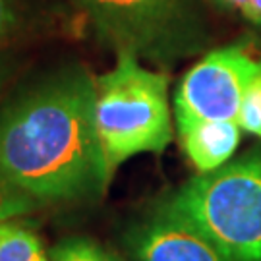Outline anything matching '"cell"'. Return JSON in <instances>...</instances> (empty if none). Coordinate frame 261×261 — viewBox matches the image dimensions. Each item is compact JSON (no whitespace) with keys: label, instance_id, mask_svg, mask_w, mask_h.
Instances as JSON below:
<instances>
[{"label":"cell","instance_id":"cell-1","mask_svg":"<svg viewBox=\"0 0 261 261\" xmlns=\"http://www.w3.org/2000/svg\"><path fill=\"white\" fill-rule=\"evenodd\" d=\"M95 87L93 72L68 60L28 75L0 101V172L43 207L91 203L111 184Z\"/></svg>","mask_w":261,"mask_h":261},{"label":"cell","instance_id":"cell-2","mask_svg":"<svg viewBox=\"0 0 261 261\" xmlns=\"http://www.w3.org/2000/svg\"><path fill=\"white\" fill-rule=\"evenodd\" d=\"M95 126L109 176L141 153H163L172 141L168 75L143 66L132 53H116L97 75Z\"/></svg>","mask_w":261,"mask_h":261},{"label":"cell","instance_id":"cell-3","mask_svg":"<svg viewBox=\"0 0 261 261\" xmlns=\"http://www.w3.org/2000/svg\"><path fill=\"white\" fill-rule=\"evenodd\" d=\"M230 261H261V147L190 178L161 201Z\"/></svg>","mask_w":261,"mask_h":261},{"label":"cell","instance_id":"cell-4","mask_svg":"<svg viewBox=\"0 0 261 261\" xmlns=\"http://www.w3.org/2000/svg\"><path fill=\"white\" fill-rule=\"evenodd\" d=\"M114 53L170 68L211 41L201 0H70Z\"/></svg>","mask_w":261,"mask_h":261},{"label":"cell","instance_id":"cell-5","mask_svg":"<svg viewBox=\"0 0 261 261\" xmlns=\"http://www.w3.org/2000/svg\"><path fill=\"white\" fill-rule=\"evenodd\" d=\"M261 60L246 45L209 50L182 77L174 95V118L182 120H236L244 93Z\"/></svg>","mask_w":261,"mask_h":261},{"label":"cell","instance_id":"cell-6","mask_svg":"<svg viewBox=\"0 0 261 261\" xmlns=\"http://www.w3.org/2000/svg\"><path fill=\"white\" fill-rule=\"evenodd\" d=\"M132 261H230L186 219L159 203L126 236Z\"/></svg>","mask_w":261,"mask_h":261},{"label":"cell","instance_id":"cell-7","mask_svg":"<svg viewBox=\"0 0 261 261\" xmlns=\"http://www.w3.org/2000/svg\"><path fill=\"white\" fill-rule=\"evenodd\" d=\"M176 128L190 163L199 172L226 165L242 138L236 120H182L176 122Z\"/></svg>","mask_w":261,"mask_h":261},{"label":"cell","instance_id":"cell-8","mask_svg":"<svg viewBox=\"0 0 261 261\" xmlns=\"http://www.w3.org/2000/svg\"><path fill=\"white\" fill-rule=\"evenodd\" d=\"M47 25V6L37 0H0V50L14 48L21 39Z\"/></svg>","mask_w":261,"mask_h":261},{"label":"cell","instance_id":"cell-9","mask_svg":"<svg viewBox=\"0 0 261 261\" xmlns=\"http://www.w3.org/2000/svg\"><path fill=\"white\" fill-rule=\"evenodd\" d=\"M0 261H50L45 244L28 223L12 221L0 240Z\"/></svg>","mask_w":261,"mask_h":261},{"label":"cell","instance_id":"cell-10","mask_svg":"<svg viewBox=\"0 0 261 261\" xmlns=\"http://www.w3.org/2000/svg\"><path fill=\"white\" fill-rule=\"evenodd\" d=\"M48 255L50 261H122L114 252L84 236H72L58 242Z\"/></svg>","mask_w":261,"mask_h":261},{"label":"cell","instance_id":"cell-11","mask_svg":"<svg viewBox=\"0 0 261 261\" xmlns=\"http://www.w3.org/2000/svg\"><path fill=\"white\" fill-rule=\"evenodd\" d=\"M43 209L37 199L12 184L8 178L0 172V221H12L23 215H31Z\"/></svg>","mask_w":261,"mask_h":261},{"label":"cell","instance_id":"cell-12","mask_svg":"<svg viewBox=\"0 0 261 261\" xmlns=\"http://www.w3.org/2000/svg\"><path fill=\"white\" fill-rule=\"evenodd\" d=\"M236 122L242 130L261 138V74L255 75L248 85Z\"/></svg>","mask_w":261,"mask_h":261},{"label":"cell","instance_id":"cell-13","mask_svg":"<svg viewBox=\"0 0 261 261\" xmlns=\"http://www.w3.org/2000/svg\"><path fill=\"white\" fill-rule=\"evenodd\" d=\"M23 64V58L16 48L0 50V101L10 91V85L16 80Z\"/></svg>","mask_w":261,"mask_h":261},{"label":"cell","instance_id":"cell-14","mask_svg":"<svg viewBox=\"0 0 261 261\" xmlns=\"http://www.w3.org/2000/svg\"><path fill=\"white\" fill-rule=\"evenodd\" d=\"M12 221H14V219H12ZM12 221H0V240L4 238V234H6V230H8V226Z\"/></svg>","mask_w":261,"mask_h":261}]
</instances>
